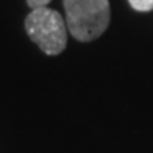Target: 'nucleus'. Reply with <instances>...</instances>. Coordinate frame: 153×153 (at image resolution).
<instances>
[{"instance_id":"obj_2","label":"nucleus","mask_w":153,"mask_h":153,"mask_svg":"<svg viewBox=\"0 0 153 153\" xmlns=\"http://www.w3.org/2000/svg\"><path fill=\"white\" fill-rule=\"evenodd\" d=\"M30 39L47 55H59L67 45V24L61 14L47 6L34 8L25 19Z\"/></svg>"},{"instance_id":"obj_1","label":"nucleus","mask_w":153,"mask_h":153,"mask_svg":"<svg viewBox=\"0 0 153 153\" xmlns=\"http://www.w3.org/2000/svg\"><path fill=\"white\" fill-rule=\"evenodd\" d=\"M66 10V24L72 36L78 41L97 39L109 25L108 0H62Z\"/></svg>"},{"instance_id":"obj_3","label":"nucleus","mask_w":153,"mask_h":153,"mask_svg":"<svg viewBox=\"0 0 153 153\" xmlns=\"http://www.w3.org/2000/svg\"><path fill=\"white\" fill-rule=\"evenodd\" d=\"M131 8L136 11H152L153 10V0H128Z\"/></svg>"},{"instance_id":"obj_4","label":"nucleus","mask_w":153,"mask_h":153,"mask_svg":"<svg viewBox=\"0 0 153 153\" xmlns=\"http://www.w3.org/2000/svg\"><path fill=\"white\" fill-rule=\"evenodd\" d=\"M50 2H52V0H27V3H28V6L31 10L41 8V6H47Z\"/></svg>"}]
</instances>
